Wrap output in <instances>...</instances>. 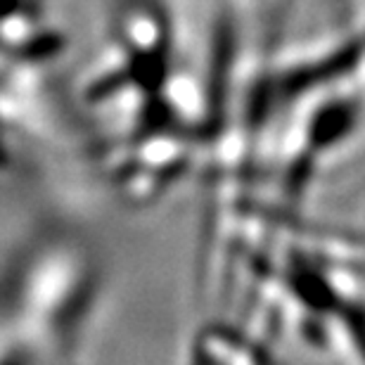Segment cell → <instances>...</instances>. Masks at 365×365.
Segmentation results:
<instances>
[{
	"label": "cell",
	"mask_w": 365,
	"mask_h": 365,
	"mask_svg": "<svg viewBox=\"0 0 365 365\" xmlns=\"http://www.w3.org/2000/svg\"><path fill=\"white\" fill-rule=\"evenodd\" d=\"M74 261L55 245L0 282V365H53L76 337L83 292Z\"/></svg>",
	"instance_id": "cell-1"
},
{
	"label": "cell",
	"mask_w": 365,
	"mask_h": 365,
	"mask_svg": "<svg viewBox=\"0 0 365 365\" xmlns=\"http://www.w3.org/2000/svg\"><path fill=\"white\" fill-rule=\"evenodd\" d=\"M53 365H74V363H67V359H62V356H60V359H57Z\"/></svg>",
	"instance_id": "cell-2"
}]
</instances>
